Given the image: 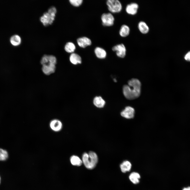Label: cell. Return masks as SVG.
I'll use <instances>...</instances> for the list:
<instances>
[{
    "label": "cell",
    "instance_id": "obj_20",
    "mask_svg": "<svg viewBox=\"0 0 190 190\" xmlns=\"http://www.w3.org/2000/svg\"><path fill=\"white\" fill-rule=\"evenodd\" d=\"M140 177V174L136 172L131 173L129 176L130 180L134 184H137L139 183Z\"/></svg>",
    "mask_w": 190,
    "mask_h": 190
},
{
    "label": "cell",
    "instance_id": "obj_16",
    "mask_svg": "<svg viewBox=\"0 0 190 190\" xmlns=\"http://www.w3.org/2000/svg\"><path fill=\"white\" fill-rule=\"evenodd\" d=\"M94 53L96 56L98 58L103 59L106 57L107 54L106 51L101 48L97 47L96 48Z\"/></svg>",
    "mask_w": 190,
    "mask_h": 190
},
{
    "label": "cell",
    "instance_id": "obj_8",
    "mask_svg": "<svg viewBox=\"0 0 190 190\" xmlns=\"http://www.w3.org/2000/svg\"><path fill=\"white\" fill-rule=\"evenodd\" d=\"M139 7L137 3H132L127 5L126 8V11L129 15H135L137 12Z\"/></svg>",
    "mask_w": 190,
    "mask_h": 190
},
{
    "label": "cell",
    "instance_id": "obj_9",
    "mask_svg": "<svg viewBox=\"0 0 190 190\" xmlns=\"http://www.w3.org/2000/svg\"><path fill=\"white\" fill-rule=\"evenodd\" d=\"M57 60L56 57L52 55H45L42 58L40 61L42 65L48 63H52L56 65Z\"/></svg>",
    "mask_w": 190,
    "mask_h": 190
},
{
    "label": "cell",
    "instance_id": "obj_21",
    "mask_svg": "<svg viewBox=\"0 0 190 190\" xmlns=\"http://www.w3.org/2000/svg\"><path fill=\"white\" fill-rule=\"evenodd\" d=\"M70 161L72 164L74 166H80L83 163L82 160L78 156L73 155L70 158Z\"/></svg>",
    "mask_w": 190,
    "mask_h": 190
},
{
    "label": "cell",
    "instance_id": "obj_7",
    "mask_svg": "<svg viewBox=\"0 0 190 190\" xmlns=\"http://www.w3.org/2000/svg\"><path fill=\"white\" fill-rule=\"evenodd\" d=\"M135 111L132 107H126L121 113V115L123 117L128 119L133 118L134 116Z\"/></svg>",
    "mask_w": 190,
    "mask_h": 190
},
{
    "label": "cell",
    "instance_id": "obj_19",
    "mask_svg": "<svg viewBox=\"0 0 190 190\" xmlns=\"http://www.w3.org/2000/svg\"><path fill=\"white\" fill-rule=\"evenodd\" d=\"M131 163L127 160L124 161L120 165L121 171L124 173L129 171L131 169Z\"/></svg>",
    "mask_w": 190,
    "mask_h": 190
},
{
    "label": "cell",
    "instance_id": "obj_11",
    "mask_svg": "<svg viewBox=\"0 0 190 190\" xmlns=\"http://www.w3.org/2000/svg\"><path fill=\"white\" fill-rule=\"evenodd\" d=\"M78 45L80 47L84 48L91 44V40L88 38L84 37L79 38L77 40Z\"/></svg>",
    "mask_w": 190,
    "mask_h": 190
},
{
    "label": "cell",
    "instance_id": "obj_23",
    "mask_svg": "<svg viewBox=\"0 0 190 190\" xmlns=\"http://www.w3.org/2000/svg\"><path fill=\"white\" fill-rule=\"evenodd\" d=\"M8 154L6 150L0 148V161H4L8 158Z\"/></svg>",
    "mask_w": 190,
    "mask_h": 190
},
{
    "label": "cell",
    "instance_id": "obj_25",
    "mask_svg": "<svg viewBox=\"0 0 190 190\" xmlns=\"http://www.w3.org/2000/svg\"><path fill=\"white\" fill-rule=\"evenodd\" d=\"M184 59L187 61H190V51L188 52L185 55Z\"/></svg>",
    "mask_w": 190,
    "mask_h": 190
},
{
    "label": "cell",
    "instance_id": "obj_2",
    "mask_svg": "<svg viewBox=\"0 0 190 190\" xmlns=\"http://www.w3.org/2000/svg\"><path fill=\"white\" fill-rule=\"evenodd\" d=\"M82 161L87 168L92 169L98 162V156L96 153L93 151H90L88 153H85L82 155Z\"/></svg>",
    "mask_w": 190,
    "mask_h": 190
},
{
    "label": "cell",
    "instance_id": "obj_1",
    "mask_svg": "<svg viewBox=\"0 0 190 190\" xmlns=\"http://www.w3.org/2000/svg\"><path fill=\"white\" fill-rule=\"evenodd\" d=\"M141 83L137 79L133 78L129 80L128 85H124L123 92L125 97L127 99H134L138 97L141 92Z\"/></svg>",
    "mask_w": 190,
    "mask_h": 190
},
{
    "label": "cell",
    "instance_id": "obj_6",
    "mask_svg": "<svg viewBox=\"0 0 190 190\" xmlns=\"http://www.w3.org/2000/svg\"><path fill=\"white\" fill-rule=\"evenodd\" d=\"M112 50L116 52L117 56L120 58H124L126 53V49L123 44L117 45L113 46L112 48Z\"/></svg>",
    "mask_w": 190,
    "mask_h": 190
},
{
    "label": "cell",
    "instance_id": "obj_12",
    "mask_svg": "<svg viewBox=\"0 0 190 190\" xmlns=\"http://www.w3.org/2000/svg\"><path fill=\"white\" fill-rule=\"evenodd\" d=\"M50 126L53 130L58 131H60L61 129L62 124L61 122L59 120L54 119L51 121Z\"/></svg>",
    "mask_w": 190,
    "mask_h": 190
},
{
    "label": "cell",
    "instance_id": "obj_17",
    "mask_svg": "<svg viewBox=\"0 0 190 190\" xmlns=\"http://www.w3.org/2000/svg\"><path fill=\"white\" fill-rule=\"evenodd\" d=\"M93 103L97 107L99 108L103 107L105 104V101L101 96H96L93 100Z\"/></svg>",
    "mask_w": 190,
    "mask_h": 190
},
{
    "label": "cell",
    "instance_id": "obj_24",
    "mask_svg": "<svg viewBox=\"0 0 190 190\" xmlns=\"http://www.w3.org/2000/svg\"><path fill=\"white\" fill-rule=\"evenodd\" d=\"M83 1L82 0H70L69 1L70 3L73 6L75 7H79L82 3Z\"/></svg>",
    "mask_w": 190,
    "mask_h": 190
},
{
    "label": "cell",
    "instance_id": "obj_15",
    "mask_svg": "<svg viewBox=\"0 0 190 190\" xmlns=\"http://www.w3.org/2000/svg\"><path fill=\"white\" fill-rule=\"evenodd\" d=\"M69 60L74 65L81 64L82 62L81 58L78 54L73 53L69 57Z\"/></svg>",
    "mask_w": 190,
    "mask_h": 190
},
{
    "label": "cell",
    "instance_id": "obj_4",
    "mask_svg": "<svg viewBox=\"0 0 190 190\" xmlns=\"http://www.w3.org/2000/svg\"><path fill=\"white\" fill-rule=\"evenodd\" d=\"M109 10L113 13L120 12L122 7L120 2L118 0H108L106 2Z\"/></svg>",
    "mask_w": 190,
    "mask_h": 190
},
{
    "label": "cell",
    "instance_id": "obj_5",
    "mask_svg": "<svg viewBox=\"0 0 190 190\" xmlns=\"http://www.w3.org/2000/svg\"><path fill=\"white\" fill-rule=\"evenodd\" d=\"M101 19L102 24L103 26H110L114 24V18L111 13L103 14L101 17Z\"/></svg>",
    "mask_w": 190,
    "mask_h": 190
},
{
    "label": "cell",
    "instance_id": "obj_10",
    "mask_svg": "<svg viewBox=\"0 0 190 190\" xmlns=\"http://www.w3.org/2000/svg\"><path fill=\"white\" fill-rule=\"evenodd\" d=\"M55 64H48L42 65V70L44 74L48 75L55 72Z\"/></svg>",
    "mask_w": 190,
    "mask_h": 190
},
{
    "label": "cell",
    "instance_id": "obj_13",
    "mask_svg": "<svg viewBox=\"0 0 190 190\" xmlns=\"http://www.w3.org/2000/svg\"><path fill=\"white\" fill-rule=\"evenodd\" d=\"M138 27L140 32L143 34L148 33L149 30V26L144 21H140L138 23Z\"/></svg>",
    "mask_w": 190,
    "mask_h": 190
},
{
    "label": "cell",
    "instance_id": "obj_22",
    "mask_svg": "<svg viewBox=\"0 0 190 190\" xmlns=\"http://www.w3.org/2000/svg\"><path fill=\"white\" fill-rule=\"evenodd\" d=\"M65 51L69 53H73L76 49L74 44L71 42H68L65 45L64 48Z\"/></svg>",
    "mask_w": 190,
    "mask_h": 190
},
{
    "label": "cell",
    "instance_id": "obj_26",
    "mask_svg": "<svg viewBox=\"0 0 190 190\" xmlns=\"http://www.w3.org/2000/svg\"><path fill=\"white\" fill-rule=\"evenodd\" d=\"M183 190H190V187H188L186 188H184Z\"/></svg>",
    "mask_w": 190,
    "mask_h": 190
},
{
    "label": "cell",
    "instance_id": "obj_14",
    "mask_svg": "<svg viewBox=\"0 0 190 190\" xmlns=\"http://www.w3.org/2000/svg\"><path fill=\"white\" fill-rule=\"evenodd\" d=\"M10 42L13 46H17L20 45L21 42V39L19 35L17 34L14 35L10 38Z\"/></svg>",
    "mask_w": 190,
    "mask_h": 190
},
{
    "label": "cell",
    "instance_id": "obj_27",
    "mask_svg": "<svg viewBox=\"0 0 190 190\" xmlns=\"http://www.w3.org/2000/svg\"><path fill=\"white\" fill-rule=\"evenodd\" d=\"M1 177H0V184L1 183Z\"/></svg>",
    "mask_w": 190,
    "mask_h": 190
},
{
    "label": "cell",
    "instance_id": "obj_18",
    "mask_svg": "<svg viewBox=\"0 0 190 190\" xmlns=\"http://www.w3.org/2000/svg\"><path fill=\"white\" fill-rule=\"evenodd\" d=\"M130 29L129 27L126 25H122L119 31V34L122 37H125L129 34Z\"/></svg>",
    "mask_w": 190,
    "mask_h": 190
},
{
    "label": "cell",
    "instance_id": "obj_3",
    "mask_svg": "<svg viewBox=\"0 0 190 190\" xmlns=\"http://www.w3.org/2000/svg\"><path fill=\"white\" fill-rule=\"evenodd\" d=\"M56 13L49 10L45 12L40 18V20L45 26L51 25L55 20Z\"/></svg>",
    "mask_w": 190,
    "mask_h": 190
}]
</instances>
